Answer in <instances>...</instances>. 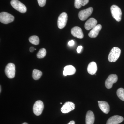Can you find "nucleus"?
I'll list each match as a JSON object with an SVG mask.
<instances>
[{"mask_svg":"<svg viewBox=\"0 0 124 124\" xmlns=\"http://www.w3.org/2000/svg\"><path fill=\"white\" fill-rule=\"evenodd\" d=\"M121 50L117 47H113L108 55V59L110 62H116L119 59L120 55Z\"/></svg>","mask_w":124,"mask_h":124,"instance_id":"f257e3e1","label":"nucleus"},{"mask_svg":"<svg viewBox=\"0 0 124 124\" xmlns=\"http://www.w3.org/2000/svg\"><path fill=\"white\" fill-rule=\"evenodd\" d=\"M111 11L112 17L117 22L121 20L122 11L120 7L116 5H113L111 7Z\"/></svg>","mask_w":124,"mask_h":124,"instance_id":"f03ea898","label":"nucleus"},{"mask_svg":"<svg viewBox=\"0 0 124 124\" xmlns=\"http://www.w3.org/2000/svg\"><path fill=\"white\" fill-rule=\"evenodd\" d=\"M11 5L14 8L22 13L27 11V8L25 5L18 0H12L10 2Z\"/></svg>","mask_w":124,"mask_h":124,"instance_id":"7ed1b4c3","label":"nucleus"},{"mask_svg":"<svg viewBox=\"0 0 124 124\" xmlns=\"http://www.w3.org/2000/svg\"><path fill=\"white\" fill-rule=\"evenodd\" d=\"M14 20V17L12 15L7 12H1L0 14V21L5 24H8Z\"/></svg>","mask_w":124,"mask_h":124,"instance_id":"20e7f679","label":"nucleus"},{"mask_svg":"<svg viewBox=\"0 0 124 124\" xmlns=\"http://www.w3.org/2000/svg\"><path fill=\"white\" fill-rule=\"evenodd\" d=\"M5 73L7 77L9 79H13L15 77L16 73V67L13 63L7 64L5 69Z\"/></svg>","mask_w":124,"mask_h":124,"instance_id":"39448f33","label":"nucleus"},{"mask_svg":"<svg viewBox=\"0 0 124 124\" xmlns=\"http://www.w3.org/2000/svg\"><path fill=\"white\" fill-rule=\"evenodd\" d=\"M68 20V15L66 13H62L59 16L58 19V27L63 29L66 26Z\"/></svg>","mask_w":124,"mask_h":124,"instance_id":"423d86ee","label":"nucleus"},{"mask_svg":"<svg viewBox=\"0 0 124 124\" xmlns=\"http://www.w3.org/2000/svg\"><path fill=\"white\" fill-rule=\"evenodd\" d=\"M44 108L43 102L41 100L36 101L33 105V113L36 115L38 116L41 115Z\"/></svg>","mask_w":124,"mask_h":124,"instance_id":"0eeeda50","label":"nucleus"},{"mask_svg":"<svg viewBox=\"0 0 124 124\" xmlns=\"http://www.w3.org/2000/svg\"><path fill=\"white\" fill-rule=\"evenodd\" d=\"M93 11V8L89 7L88 8L80 11L78 14V16L81 20L84 21L86 20L91 15Z\"/></svg>","mask_w":124,"mask_h":124,"instance_id":"6e6552de","label":"nucleus"},{"mask_svg":"<svg viewBox=\"0 0 124 124\" xmlns=\"http://www.w3.org/2000/svg\"><path fill=\"white\" fill-rule=\"evenodd\" d=\"M117 80L118 77L115 74H111L108 76L105 82V86L107 88H111L113 86V84L117 82Z\"/></svg>","mask_w":124,"mask_h":124,"instance_id":"1a4fd4ad","label":"nucleus"},{"mask_svg":"<svg viewBox=\"0 0 124 124\" xmlns=\"http://www.w3.org/2000/svg\"><path fill=\"white\" fill-rule=\"evenodd\" d=\"M75 108V105L72 102H67L61 108L62 113H66L73 110Z\"/></svg>","mask_w":124,"mask_h":124,"instance_id":"9d476101","label":"nucleus"},{"mask_svg":"<svg viewBox=\"0 0 124 124\" xmlns=\"http://www.w3.org/2000/svg\"><path fill=\"white\" fill-rule=\"evenodd\" d=\"M72 35L77 38L82 39L84 35L82 29L79 27H75L71 30Z\"/></svg>","mask_w":124,"mask_h":124,"instance_id":"9b49d317","label":"nucleus"},{"mask_svg":"<svg viewBox=\"0 0 124 124\" xmlns=\"http://www.w3.org/2000/svg\"><path fill=\"white\" fill-rule=\"evenodd\" d=\"M124 119L120 116L115 115L110 117L107 122V124H118L124 121Z\"/></svg>","mask_w":124,"mask_h":124,"instance_id":"f8f14e48","label":"nucleus"},{"mask_svg":"<svg viewBox=\"0 0 124 124\" xmlns=\"http://www.w3.org/2000/svg\"><path fill=\"white\" fill-rule=\"evenodd\" d=\"M102 28V26L101 24H97L96 25L90 32L88 34L89 37L92 38L97 37Z\"/></svg>","mask_w":124,"mask_h":124,"instance_id":"ddd939ff","label":"nucleus"},{"mask_svg":"<svg viewBox=\"0 0 124 124\" xmlns=\"http://www.w3.org/2000/svg\"><path fill=\"white\" fill-rule=\"evenodd\" d=\"M99 106L101 110L106 114L110 111V106L107 102L104 101H98Z\"/></svg>","mask_w":124,"mask_h":124,"instance_id":"4468645a","label":"nucleus"},{"mask_svg":"<svg viewBox=\"0 0 124 124\" xmlns=\"http://www.w3.org/2000/svg\"><path fill=\"white\" fill-rule=\"evenodd\" d=\"M97 21L96 19L94 18H91L87 20V22L85 23V28L86 30H90L95 27L97 25Z\"/></svg>","mask_w":124,"mask_h":124,"instance_id":"2eb2a0df","label":"nucleus"},{"mask_svg":"<svg viewBox=\"0 0 124 124\" xmlns=\"http://www.w3.org/2000/svg\"><path fill=\"white\" fill-rule=\"evenodd\" d=\"M76 72V68L72 65H68L64 68L63 75L64 76L74 75Z\"/></svg>","mask_w":124,"mask_h":124,"instance_id":"dca6fc26","label":"nucleus"},{"mask_svg":"<svg viewBox=\"0 0 124 124\" xmlns=\"http://www.w3.org/2000/svg\"><path fill=\"white\" fill-rule=\"evenodd\" d=\"M97 70V67L95 62H91L88 66L87 71L91 75L95 74Z\"/></svg>","mask_w":124,"mask_h":124,"instance_id":"f3484780","label":"nucleus"},{"mask_svg":"<svg viewBox=\"0 0 124 124\" xmlns=\"http://www.w3.org/2000/svg\"><path fill=\"white\" fill-rule=\"evenodd\" d=\"M95 120L94 114L91 111H89L86 116V124H93Z\"/></svg>","mask_w":124,"mask_h":124,"instance_id":"a211bd4d","label":"nucleus"},{"mask_svg":"<svg viewBox=\"0 0 124 124\" xmlns=\"http://www.w3.org/2000/svg\"><path fill=\"white\" fill-rule=\"evenodd\" d=\"M89 0H75V7L76 8L79 9L82 6H84L88 4Z\"/></svg>","mask_w":124,"mask_h":124,"instance_id":"6ab92c4d","label":"nucleus"},{"mask_svg":"<svg viewBox=\"0 0 124 124\" xmlns=\"http://www.w3.org/2000/svg\"><path fill=\"white\" fill-rule=\"evenodd\" d=\"M42 75V72L41 71L35 69L33 70L32 72V77L35 80L39 79Z\"/></svg>","mask_w":124,"mask_h":124,"instance_id":"aec40b11","label":"nucleus"},{"mask_svg":"<svg viewBox=\"0 0 124 124\" xmlns=\"http://www.w3.org/2000/svg\"><path fill=\"white\" fill-rule=\"evenodd\" d=\"M29 42L35 45H38L39 43V39L37 36H33L29 38Z\"/></svg>","mask_w":124,"mask_h":124,"instance_id":"412c9836","label":"nucleus"},{"mask_svg":"<svg viewBox=\"0 0 124 124\" xmlns=\"http://www.w3.org/2000/svg\"><path fill=\"white\" fill-rule=\"evenodd\" d=\"M46 51L45 48L40 49L37 54V57L39 59L43 58L46 55Z\"/></svg>","mask_w":124,"mask_h":124,"instance_id":"4be33fe9","label":"nucleus"},{"mask_svg":"<svg viewBox=\"0 0 124 124\" xmlns=\"http://www.w3.org/2000/svg\"><path fill=\"white\" fill-rule=\"evenodd\" d=\"M117 95L121 100L124 101V89L120 88L117 90Z\"/></svg>","mask_w":124,"mask_h":124,"instance_id":"5701e85b","label":"nucleus"},{"mask_svg":"<svg viewBox=\"0 0 124 124\" xmlns=\"http://www.w3.org/2000/svg\"><path fill=\"white\" fill-rule=\"evenodd\" d=\"M38 5L40 7H44L46 3V0H37Z\"/></svg>","mask_w":124,"mask_h":124,"instance_id":"b1692460","label":"nucleus"},{"mask_svg":"<svg viewBox=\"0 0 124 124\" xmlns=\"http://www.w3.org/2000/svg\"><path fill=\"white\" fill-rule=\"evenodd\" d=\"M82 48V46H78L77 48V51L78 53H80Z\"/></svg>","mask_w":124,"mask_h":124,"instance_id":"393cba45","label":"nucleus"},{"mask_svg":"<svg viewBox=\"0 0 124 124\" xmlns=\"http://www.w3.org/2000/svg\"><path fill=\"white\" fill-rule=\"evenodd\" d=\"M75 44V42L73 40H71L69 41L68 43V44L70 46H73Z\"/></svg>","mask_w":124,"mask_h":124,"instance_id":"a878e982","label":"nucleus"},{"mask_svg":"<svg viewBox=\"0 0 124 124\" xmlns=\"http://www.w3.org/2000/svg\"><path fill=\"white\" fill-rule=\"evenodd\" d=\"M35 50V49L34 48L33 46H31V47H30V49H29V51H30V52H31V53H32V52H33Z\"/></svg>","mask_w":124,"mask_h":124,"instance_id":"bb28decb","label":"nucleus"},{"mask_svg":"<svg viewBox=\"0 0 124 124\" xmlns=\"http://www.w3.org/2000/svg\"><path fill=\"white\" fill-rule=\"evenodd\" d=\"M67 124H75V121H71Z\"/></svg>","mask_w":124,"mask_h":124,"instance_id":"cd10ccee","label":"nucleus"},{"mask_svg":"<svg viewBox=\"0 0 124 124\" xmlns=\"http://www.w3.org/2000/svg\"><path fill=\"white\" fill-rule=\"evenodd\" d=\"M28 124L27 123H26V122H24V123H23V124Z\"/></svg>","mask_w":124,"mask_h":124,"instance_id":"c85d7f7f","label":"nucleus"},{"mask_svg":"<svg viewBox=\"0 0 124 124\" xmlns=\"http://www.w3.org/2000/svg\"><path fill=\"white\" fill-rule=\"evenodd\" d=\"M0 92H1V86H0Z\"/></svg>","mask_w":124,"mask_h":124,"instance_id":"c756f323","label":"nucleus"},{"mask_svg":"<svg viewBox=\"0 0 124 124\" xmlns=\"http://www.w3.org/2000/svg\"><path fill=\"white\" fill-rule=\"evenodd\" d=\"M62 103H60V104H62Z\"/></svg>","mask_w":124,"mask_h":124,"instance_id":"7c9ffc66","label":"nucleus"},{"mask_svg":"<svg viewBox=\"0 0 124 124\" xmlns=\"http://www.w3.org/2000/svg\"></svg>","mask_w":124,"mask_h":124,"instance_id":"2f4dec72","label":"nucleus"}]
</instances>
